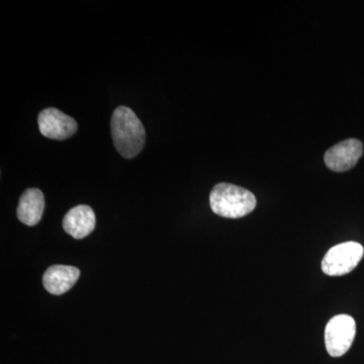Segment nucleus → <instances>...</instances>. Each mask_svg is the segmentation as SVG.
<instances>
[{"label": "nucleus", "instance_id": "nucleus-4", "mask_svg": "<svg viewBox=\"0 0 364 364\" xmlns=\"http://www.w3.org/2000/svg\"><path fill=\"white\" fill-rule=\"evenodd\" d=\"M356 334L354 318L348 315L332 318L325 330V344L332 358L343 356L350 349Z\"/></svg>", "mask_w": 364, "mask_h": 364}, {"label": "nucleus", "instance_id": "nucleus-5", "mask_svg": "<svg viewBox=\"0 0 364 364\" xmlns=\"http://www.w3.org/2000/svg\"><path fill=\"white\" fill-rule=\"evenodd\" d=\"M38 123L41 134L53 140H66L78 130V124L73 117L67 116L55 107L41 112Z\"/></svg>", "mask_w": 364, "mask_h": 364}, {"label": "nucleus", "instance_id": "nucleus-8", "mask_svg": "<svg viewBox=\"0 0 364 364\" xmlns=\"http://www.w3.org/2000/svg\"><path fill=\"white\" fill-rule=\"evenodd\" d=\"M95 222L97 221L92 208L88 205H80L71 208L67 213L63 219V228L67 234L80 240L92 233Z\"/></svg>", "mask_w": 364, "mask_h": 364}, {"label": "nucleus", "instance_id": "nucleus-6", "mask_svg": "<svg viewBox=\"0 0 364 364\" xmlns=\"http://www.w3.org/2000/svg\"><path fill=\"white\" fill-rule=\"evenodd\" d=\"M363 143L356 139H348L330 148L325 154L328 168L335 172L348 171L355 166L363 156Z\"/></svg>", "mask_w": 364, "mask_h": 364}, {"label": "nucleus", "instance_id": "nucleus-7", "mask_svg": "<svg viewBox=\"0 0 364 364\" xmlns=\"http://www.w3.org/2000/svg\"><path fill=\"white\" fill-rule=\"evenodd\" d=\"M80 277L77 267L69 265H53L48 268L43 277V284L50 294L61 296L67 293Z\"/></svg>", "mask_w": 364, "mask_h": 364}, {"label": "nucleus", "instance_id": "nucleus-3", "mask_svg": "<svg viewBox=\"0 0 364 364\" xmlns=\"http://www.w3.org/2000/svg\"><path fill=\"white\" fill-rule=\"evenodd\" d=\"M364 249L356 242H346L334 246L326 254L322 269L330 277H341L354 269L363 259Z\"/></svg>", "mask_w": 364, "mask_h": 364}, {"label": "nucleus", "instance_id": "nucleus-9", "mask_svg": "<svg viewBox=\"0 0 364 364\" xmlns=\"http://www.w3.org/2000/svg\"><path fill=\"white\" fill-rule=\"evenodd\" d=\"M45 210V198L38 188L26 189L18 203V219L26 226H36L42 219Z\"/></svg>", "mask_w": 364, "mask_h": 364}, {"label": "nucleus", "instance_id": "nucleus-1", "mask_svg": "<svg viewBox=\"0 0 364 364\" xmlns=\"http://www.w3.org/2000/svg\"><path fill=\"white\" fill-rule=\"evenodd\" d=\"M111 130L114 147L124 158L132 159L142 151L146 141L145 128L130 107H119L114 109Z\"/></svg>", "mask_w": 364, "mask_h": 364}, {"label": "nucleus", "instance_id": "nucleus-2", "mask_svg": "<svg viewBox=\"0 0 364 364\" xmlns=\"http://www.w3.org/2000/svg\"><path fill=\"white\" fill-rule=\"evenodd\" d=\"M256 203L257 200L251 191L234 184H217L210 195L213 212L229 219H238L250 214Z\"/></svg>", "mask_w": 364, "mask_h": 364}]
</instances>
